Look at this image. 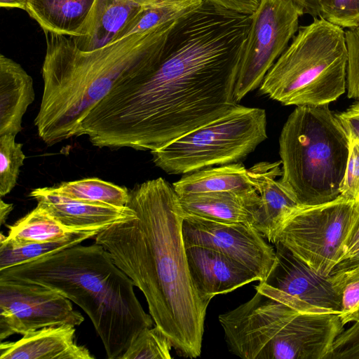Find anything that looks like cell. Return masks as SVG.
<instances>
[{"mask_svg": "<svg viewBox=\"0 0 359 359\" xmlns=\"http://www.w3.org/2000/svg\"><path fill=\"white\" fill-rule=\"evenodd\" d=\"M250 15L203 0L173 22L159 55L123 74L81 123L76 137L111 149H158L224 115Z\"/></svg>", "mask_w": 359, "mask_h": 359, "instance_id": "cell-1", "label": "cell"}, {"mask_svg": "<svg viewBox=\"0 0 359 359\" xmlns=\"http://www.w3.org/2000/svg\"><path fill=\"white\" fill-rule=\"evenodd\" d=\"M137 217L95 236L144 295L155 325L181 355H201L209 304L191 278L182 236L184 211L172 185L161 177L130 190Z\"/></svg>", "mask_w": 359, "mask_h": 359, "instance_id": "cell-2", "label": "cell"}, {"mask_svg": "<svg viewBox=\"0 0 359 359\" xmlns=\"http://www.w3.org/2000/svg\"><path fill=\"white\" fill-rule=\"evenodd\" d=\"M173 22L90 51L80 50L71 37L44 32L43 90L34 119L39 137L52 146L75 137L116 81L161 48Z\"/></svg>", "mask_w": 359, "mask_h": 359, "instance_id": "cell-3", "label": "cell"}, {"mask_svg": "<svg viewBox=\"0 0 359 359\" xmlns=\"http://www.w3.org/2000/svg\"><path fill=\"white\" fill-rule=\"evenodd\" d=\"M0 279L52 288L90 318L107 358H118L141 331L153 325L136 297L133 280L101 245L80 244L0 271Z\"/></svg>", "mask_w": 359, "mask_h": 359, "instance_id": "cell-4", "label": "cell"}, {"mask_svg": "<svg viewBox=\"0 0 359 359\" xmlns=\"http://www.w3.org/2000/svg\"><path fill=\"white\" fill-rule=\"evenodd\" d=\"M349 141L329 104L297 107L279 137L280 180L300 205L340 196Z\"/></svg>", "mask_w": 359, "mask_h": 359, "instance_id": "cell-5", "label": "cell"}, {"mask_svg": "<svg viewBox=\"0 0 359 359\" xmlns=\"http://www.w3.org/2000/svg\"><path fill=\"white\" fill-rule=\"evenodd\" d=\"M345 31L323 18L300 26L266 74L260 92L287 106L329 104L346 89Z\"/></svg>", "mask_w": 359, "mask_h": 359, "instance_id": "cell-6", "label": "cell"}, {"mask_svg": "<svg viewBox=\"0 0 359 359\" xmlns=\"http://www.w3.org/2000/svg\"><path fill=\"white\" fill-rule=\"evenodd\" d=\"M264 109L237 104L224 115L151 151L168 174H187L238 163L267 138Z\"/></svg>", "mask_w": 359, "mask_h": 359, "instance_id": "cell-7", "label": "cell"}, {"mask_svg": "<svg viewBox=\"0 0 359 359\" xmlns=\"http://www.w3.org/2000/svg\"><path fill=\"white\" fill-rule=\"evenodd\" d=\"M358 210L359 202L341 196L320 205H298L283 217L270 242L281 243L315 272L327 276L343 257Z\"/></svg>", "mask_w": 359, "mask_h": 359, "instance_id": "cell-8", "label": "cell"}, {"mask_svg": "<svg viewBox=\"0 0 359 359\" xmlns=\"http://www.w3.org/2000/svg\"><path fill=\"white\" fill-rule=\"evenodd\" d=\"M302 15V11L290 0H261L250 15L233 90L236 103L260 86L297 34Z\"/></svg>", "mask_w": 359, "mask_h": 359, "instance_id": "cell-9", "label": "cell"}, {"mask_svg": "<svg viewBox=\"0 0 359 359\" xmlns=\"http://www.w3.org/2000/svg\"><path fill=\"white\" fill-rule=\"evenodd\" d=\"M83 316L71 300L36 283L0 279V339L46 327L80 325Z\"/></svg>", "mask_w": 359, "mask_h": 359, "instance_id": "cell-10", "label": "cell"}, {"mask_svg": "<svg viewBox=\"0 0 359 359\" xmlns=\"http://www.w3.org/2000/svg\"><path fill=\"white\" fill-rule=\"evenodd\" d=\"M273 264L256 291L302 313L339 315L340 299L330 276L320 275L279 243Z\"/></svg>", "mask_w": 359, "mask_h": 359, "instance_id": "cell-11", "label": "cell"}, {"mask_svg": "<svg viewBox=\"0 0 359 359\" xmlns=\"http://www.w3.org/2000/svg\"><path fill=\"white\" fill-rule=\"evenodd\" d=\"M182 236L185 247H202L242 264L263 280L271 270L276 250L252 224L224 223L184 214Z\"/></svg>", "mask_w": 359, "mask_h": 359, "instance_id": "cell-12", "label": "cell"}, {"mask_svg": "<svg viewBox=\"0 0 359 359\" xmlns=\"http://www.w3.org/2000/svg\"><path fill=\"white\" fill-rule=\"evenodd\" d=\"M186 254L194 286L201 299L208 304L217 294L259 281L244 265L219 252L192 246L186 248Z\"/></svg>", "mask_w": 359, "mask_h": 359, "instance_id": "cell-13", "label": "cell"}, {"mask_svg": "<svg viewBox=\"0 0 359 359\" xmlns=\"http://www.w3.org/2000/svg\"><path fill=\"white\" fill-rule=\"evenodd\" d=\"M29 196L56 220L73 229L107 227L137 217L128 205L117 207L75 199L57 192L53 187L34 189Z\"/></svg>", "mask_w": 359, "mask_h": 359, "instance_id": "cell-14", "label": "cell"}, {"mask_svg": "<svg viewBox=\"0 0 359 359\" xmlns=\"http://www.w3.org/2000/svg\"><path fill=\"white\" fill-rule=\"evenodd\" d=\"M78 344L72 325L46 327L29 332L17 341L1 342L0 359H93Z\"/></svg>", "mask_w": 359, "mask_h": 359, "instance_id": "cell-15", "label": "cell"}, {"mask_svg": "<svg viewBox=\"0 0 359 359\" xmlns=\"http://www.w3.org/2000/svg\"><path fill=\"white\" fill-rule=\"evenodd\" d=\"M179 198L184 213L224 223L255 226L261 208L255 189L189 194Z\"/></svg>", "mask_w": 359, "mask_h": 359, "instance_id": "cell-16", "label": "cell"}, {"mask_svg": "<svg viewBox=\"0 0 359 359\" xmlns=\"http://www.w3.org/2000/svg\"><path fill=\"white\" fill-rule=\"evenodd\" d=\"M281 161L260 162L248 169L253 188L259 194L261 208L255 227L270 242L283 217L297 206L292 195L282 183Z\"/></svg>", "mask_w": 359, "mask_h": 359, "instance_id": "cell-17", "label": "cell"}, {"mask_svg": "<svg viewBox=\"0 0 359 359\" xmlns=\"http://www.w3.org/2000/svg\"><path fill=\"white\" fill-rule=\"evenodd\" d=\"M32 78L21 65L0 56V135H17L22 129V117L33 102Z\"/></svg>", "mask_w": 359, "mask_h": 359, "instance_id": "cell-18", "label": "cell"}, {"mask_svg": "<svg viewBox=\"0 0 359 359\" xmlns=\"http://www.w3.org/2000/svg\"><path fill=\"white\" fill-rule=\"evenodd\" d=\"M95 0H28L25 11L44 32L69 37L86 33Z\"/></svg>", "mask_w": 359, "mask_h": 359, "instance_id": "cell-19", "label": "cell"}, {"mask_svg": "<svg viewBox=\"0 0 359 359\" xmlns=\"http://www.w3.org/2000/svg\"><path fill=\"white\" fill-rule=\"evenodd\" d=\"M142 7L131 0H95L86 34L71 38L81 50L104 47L116 40Z\"/></svg>", "mask_w": 359, "mask_h": 359, "instance_id": "cell-20", "label": "cell"}, {"mask_svg": "<svg viewBox=\"0 0 359 359\" xmlns=\"http://www.w3.org/2000/svg\"><path fill=\"white\" fill-rule=\"evenodd\" d=\"M172 187L179 196L216 191H242L255 189L248 169L239 163L205 168L183 176Z\"/></svg>", "mask_w": 359, "mask_h": 359, "instance_id": "cell-21", "label": "cell"}, {"mask_svg": "<svg viewBox=\"0 0 359 359\" xmlns=\"http://www.w3.org/2000/svg\"><path fill=\"white\" fill-rule=\"evenodd\" d=\"M8 236L6 237L1 233L0 243L13 245L55 241L81 230L64 226L38 205L13 225L8 226Z\"/></svg>", "mask_w": 359, "mask_h": 359, "instance_id": "cell-22", "label": "cell"}, {"mask_svg": "<svg viewBox=\"0 0 359 359\" xmlns=\"http://www.w3.org/2000/svg\"><path fill=\"white\" fill-rule=\"evenodd\" d=\"M106 228L100 226L78 230L55 241L18 245L0 243V271L30 262L80 244L88 238L95 237Z\"/></svg>", "mask_w": 359, "mask_h": 359, "instance_id": "cell-23", "label": "cell"}, {"mask_svg": "<svg viewBox=\"0 0 359 359\" xmlns=\"http://www.w3.org/2000/svg\"><path fill=\"white\" fill-rule=\"evenodd\" d=\"M203 1V0H171L142 6L122 29L115 41L175 21L197 8Z\"/></svg>", "mask_w": 359, "mask_h": 359, "instance_id": "cell-24", "label": "cell"}, {"mask_svg": "<svg viewBox=\"0 0 359 359\" xmlns=\"http://www.w3.org/2000/svg\"><path fill=\"white\" fill-rule=\"evenodd\" d=\"M58 193L72 198L117 207L128 205L130 190L97 177L65 182L53 187Z\"/></svg>", "mask_w": 359, "mask_h": 359, "instance_id": "cell-25", "label": "cell"}, {"mask_svg": "<svg viewBox=\"0 0 359 359\" xmlns=\"http://www.w3.org/2000/svg\"><path fill=\"white\" fill-rule=\"evenodd\" d=\"M329 276L340 299L342 323H359V262H341Z\"/></svg>", "mask_w": 359, "mask_h": 359, "instance_id": "cell-26", "label": "cell"}, {"mask_svg": "<svg viewBox=\"0 0 359 359\" xmlns=\"http://www.w3.org/2000/svg\"><path fill=\"white\" fill-rule=\"evenodd\" d=\"M172 345L156 326L144 329L119 359H170Z\"/></svg>", "mask_w": 359, "mask_h": 359, "instance_id": "cell-27", "label": "cell"}, {"mask_svg": "<svg viewBox=\"0 0 359 359\" xmlns=\"http://www.w3.org/2000/svg\"><path fill=\"white\" fill-rule=\"evenodd\" d=\"M15 135H0V196L8 194L15 187L20 168L24 164L25 155L23 144L15 142Z\"/></svg>", "mask_w": 359, "mask_h": 359, "instance_id": "cell-28", "label": "cell"}, {"mask_svg": "<svg viewBox=\"0 0 359 359\" xmlns=\"http://www.w3.org/2000/svg\"><path fill=\"white\" fill-rule=\"evenodd\" d=\"M321 18L341 28L359 25V0H327Z\"/></svg>", "mask_w": 359, "mask_h": 359, "instance_id": "cell-29", "label": "cell"}, {"mask_svg": "<svg viewBox=\"0 0 359 359\" xmlns=\"http://www.w3.org/2000/svg\"><path fill=\"white\" fill-rule=\"evenodd\" d=\"M345 36L348 53L347 96L359 100V25L348 29Z\"/></svg>", "mask_w": 359, "mask_h": 359, "instance_id": "cell-30", "label": "cell"}, {"mask_svg": "<svg viewBox=\"0 0 359 359\" xmlns=\"http://www.w3.org/2000/svg\"><path fill=\"white\" fill-rule=\"evenodd\" d=\"M348 141V157L340 187V196L359 202V140L350 139Z\"/></svg>", "mask_w": 359, "mask_h": 359, "instance_id": "cell-31", "label": "cell"}, {"mask_svg": "<svg viewBox=\"0 0 359 359\" xmlns=\"http://www.w3.org/2000/svg\"><path fill=\"white\" fill-rule=\"evenodd\" d=\"M327 359H359V324L343 332L334 342Z\"/></svg>", "mask_w": 359, "mask_h": 359, "instance_id": "cell-32", "label": "cell"}, {"mask_svg": "<svg viewBox=\"0 0 359 359\" xmlns=\"http://www.w3.org/2000/svg\"><path fill=\"white\" fill-rule=\"evenodd\" d=\"M348 140H359V101L354 102L346 110L336 114Z\"/></svg>", "mask_w": 359, "mask_h": 359, "instance_id": "cell-33", "label": "cell"}, {"mask_svg": "<svg viewBox=\"0 0 359 359\" xmlns=\"http://www.w3.org/2000/svg\"><path fill=\"white\" fill-rule=\"evenodd\" d=\"M216 6L235 12L251 15L259 6L261 0H205Z\"/></svg>", "mask_w": 359, "mask_h": 359, "instance_id": "cell-34", "label": "cell"}, {"mask_svg": "<svg viewBox=\"0 0 359 359\" xmlns=\"http://www.w3.org/2000/svg\"><path fill=\"white\" fill-rule=\"evenodd\" d=\"M359 252V210L347 237L341 261L353 257Z\"/></svg>", "mask_w": 359, "mask_h": 359, "instance_id": "cell-35", "label": "cell"}, {"mask_svg": "<svg viewBox=\"0 0 359 359\" xmlns=\"http://www.w3.org/2000/svg\"><path fill=\"white\" fill-rule=\"evenodd\" d=\"M297 5L304 14L313 18H321L327 0H290Z\"/></svg>", "mask_w": 359, "mask_h": 359, "instance_id": "cell-36", "label": "cell"}, {"mask_svg": "<svg viewBox=\"0 0 359 359\" xmlns=\"http://www.w3.org/2000/svg\"><path fill=\"white\" fill-rule=\"evenodd\" d=\"M28 0H0L1 8H16L25 11Z\"/></svg>", "mask_w": 359, "mask_h": 359, "instance_id": "cell-37", "label": "cell"}, {"mask_svg": "<svg viewBox=\"0 0 359 359\" xmlns=\"http://www.w3.org/2000/svg\"><path fill=\"white\" fill-rule=\"evenodd\" d=\"M13 204L5 203L1 198L0 200V224H4L10 212L13 210Z\"/></svg>", "mask_w": 359, "mask_h": 359, "instance_id": "cell-38", "label": "cell"}, {"mask_svg": "<svg viewBox=\"0 0 359 359\" xmlns=\"http://www.w3.org/2000/svg\"><path fill=\"white\" fill-rule=\"evenodd\" d=\"M133 2L137 4L140 6H145L148 5L155 4L161 3L163 1H171V0H131Z\"/></svg>", "mask_w": 359, "mask_h": 359, "instance_id": "cell-39", "label": "cell"}, {"mask_svg": "<svg viewBox=\"0 0 359 359\" xmlns=\"http://www.w3.org/2000/svg\"><path fill=\"white\" fill-rule=\"evenodd\" d=\"M341 262H359V252H358L353 257L344 259Z\"/></svg>", "mask_w": 359, "mask_h": 359, "instance_id": "cell-40", "label": "cell"}, {"mask_svg": "<svg viewBox=\"0 0 359 359\" xmlns=\"http://www.w3.org/2000/svg\"><path fill=\"white\" fill-rule=\"evenodd\" d=\"M358 323V324H359V323Z\"/></svg>", "mask_w": 359, "mask_h": 359, "instance_id": "cell-41", "label": "cell"}]
</instances>
